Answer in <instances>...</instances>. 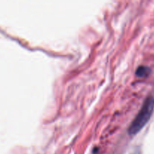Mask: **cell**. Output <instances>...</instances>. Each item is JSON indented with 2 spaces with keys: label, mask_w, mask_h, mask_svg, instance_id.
Masks as SVG:
<instances>
[{
  "label": "cell",
  "mask_w": 154,
  "mask_h": 154,
  "mask_svg": "<svg viewBox=\"0 0 154 154\" xmlns=\"http://www.w3.org/2000/svg\"><path fill=\"white\" fill-rule=\"evenodd\" d=\"M153 110L154 98L152 96H149L145 99L140 111L131 123V126L128 129L129 135H136L144 127L145 125L147 123V122L150 119L152 112H153Z\"/></svg>",
  "instance_id": "obj_1"
},
{
  "label": "cell",
  "mask_w": 154,
  "mask_h": 154,
  "mask_svg": "<svg viewBox=\"0 0 154 154\" xmlns=\"http://www.w3.org/2000/svg\"><path fill=\"white\" fill-rule=\"evenodd\" d=\"M151 69L147 66H139L136 70V75L138 78H146L150 74Z\"/></svg>",
  "instance_id": "obj_2"
},
{
  "label": "cell",
  "mask_w": 154,
  "mask_h": 154,
  "mask_svg": "<svg viewBox=\"0 0 154 154\" xmlns=\"http://www.w3.org/2000/svg\"><path fill=\"white\" fill-rule=\"evenodd\" d=\"M131 154H140V150H136L135 152H134V153H132Z\"/></svg>",
  "instance_id": "obj_3"
}]
</instances>
